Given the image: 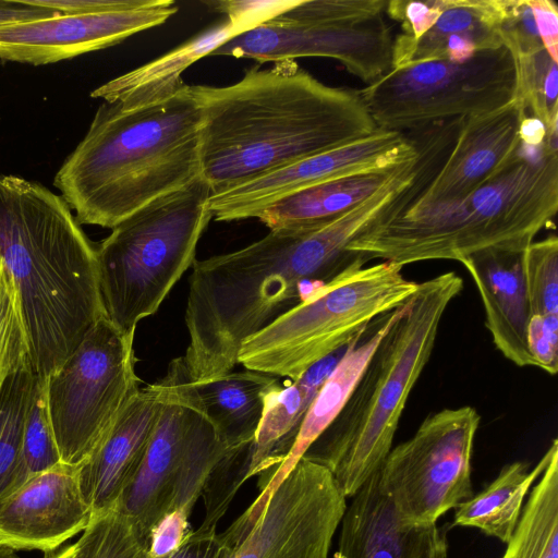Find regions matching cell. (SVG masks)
<instances>
[{"label": "cell", "mask_w": 558, "mask_h": 558, "mask_svg": "<svg viewBox=\"0 0 558 558\" xmlns=\"http://www.w3.org/2000/svg\"><path fill=\"white\" fill-rule=\"evenodd\" d=\"M413 173L399 168L376 192L329 225L269 230L240 250L194 260L185 310L183 360L192 381L238 364L243 341L312 298L359 255L350 243L397 208Z\"/></svg>", "instance_id": "1"}, {"label": "cell", "mask_w": 558, "mask_h": 558, "mask_svg": "<svg viewBox=\"0 0 558 558\" xmlns=\"http://www.w3.org/2000/svg\"><path fill=\"white\" fill-rule=\"evenodd\" d=\"M191 90L202 110L201 169L211 195L378 130L359 90L326 85L294 60Z\"/></svg>", "instance_id": "2"}, {"label": "cell", "mask_w": 558, "mask_h": 558, "mask_svg": "<svg viewBox=\"0 0 558 558\" xmlns=\"http://www.w3.org/2000/svg\"><path fill=\"white\" fill-rule=\"evenodd\" d=\"M0 260L20 296L34 373L47 378L107 316L97 245L61 195L0 174Z\"/></svg>", "instance_id": "3"}, {"label": "cell", "mask_w": 558, "mask_h": 558, "mask_svg": "<svg viewBox=\"0 0 558 558\" xmlns=\"http://www.w3.org/2000/svg\"><path fill=\"white\" fill-rule=\"evenodd\" d=\"M202 123L201 107L187 84L143 107L102 102L53 185L81 225L112 229L202 175Z\"/></svg>", "instance_id": "4"}, {"label": "cell", "mask_w": 558, "mask_h": 558, "mask_svg": "<svg viewBox=\"0 0 558 558\" xmlns=\"http://www.w3.org/2000/svg\"><path fill=\"white\" fill-rule=\"evenodd\" d=\"M558 210V154L522 147L510 165L477 190L454 199L413 204L379 220L348 250L366 262L401 266L462 259L496 250L522 253Z\"/></svg>", "instance_id": "5"}, {"label": "cell", "mask_w": 558, "mask_h": 558, "mask_svg": "<svg viewBox=\"0 0 558 558\" xmlns=\"http://www.w3.org/2000/svg\"><path fill=\"white\" fill-rule=\"evenodd\" d=\"M462 289L463 280L454 271L418 282L343 409L303 456L328 469L345 498L379 472L410 393L429 361L444 314Z\"/></svg>", "instance_id": "6"}, {"label": "cell", "mask_w": 558, "mask_h": 558, "mask_svg": "<svg viewBox=\"0 0 558 558\" xmlns=\"http://www.w3.org/2000/svg\"><path fill=\"white\" fill-rule=\"evenodd\" d=\"M211 190L202 175L146 204L97 244L107 317L129 337L155 314L195 260L197 243L213 218Z\"/></svg>", "instance_id": "7"}, {"label": "cell", "mask_w": 558, "mask_h": 558, "mask_svg": "<svg viewBox=\"0 0 558 558\" xmlns=\"http://www.w3.org/2000/svg\"><path fill=\"white\" fill-rule=\"evenodd\" d=\"M366 264L359 256L307 301L245 339L238 363L294 381L416 292L418 282L404 276L403 266L389 260Z\"/></svg>", "instance_id": "8"}, {"label": "cell", "mask_w": 558, "mask_h": 558, "mask_svg": "<svg viewBox=\"0 0 558 558\" xmlns=\"http://www.w3.org/2000/svg\"><path fill=\"white\" fill-rule=\"evenodd\" d=\"M385 0H298L209 57L253 59L258 64L324 57L339 61L369 85L392 69L393 37Z\"/></svg>", "instance_id": "9"}, {"label": "cell", "mask_w": 558, "mask_h": 558, "mask_svg": "<svg viewBox=\"0 0 558 558\" xmlns=\"http://www.w3.org/2000/svg\"><path fill=\"white\" fill-rule=\"evenodd\" d=\"M515 85L512 54L501 46L463 62L430 60L391 69L357 90L377 129L408 133L496 111L514 99Z\"/></svg>", "instance_id": "10"}, {"label": "cell", "mask_w": 558, "mask_h": 558, "mask_svg": "<svg viewBox=\"0 0 558 558\" xmlns=\"http://www.w3.org/2000/svg\"><path fill=\"white\" fill-rule=\"evenodd\" d=\"M134 337L105 316L46 378L49 416L62 463L80 465L140 390Z\"/></svg>", "instance_id": "11"}, {"label": "cell", "mask_w": 558, "mask_h": 558, "mask_svg": "<svg viewBox=\"0 0 558 558\" xmlns=\"http://www.w3.org/2000/svg\"><path fill=\"white\" fill-rule=\"evenodd\" d=\"M481 415L475 408H446L426 416L392 447L379 472L380 488L408 523L433 525L472 497V456Z\"/></svg>", "instance_id": "12"}, {"label": "cell", "mask_w": 558, "mask_h": 558, "mask_svg": "<svg viewBox=\"0 0 558 558\" xmlns=\"http://www.w3.org/2000/svg\"><path fill=\"white\" fill-rule=\"evenodd\" d=\"M347 498L325 466L302 458L239 535L227 558H328Z\"/></svg>", "instance_id": "13"}, {"label": "cell", "mask_w": 558, "mask_h": 558, "mask_svg": "<svg viewBox=\"0 0 558 558\" xmlns=\"http://www.w3.org/2000/svg\"><path fill=\"white\" fill-rule=\"evenodd\" d=\"M525 114L513 99L496 111L461 118L439 151L416 156L403 208L462 197L499 175L521 150L519 125Z\"/></svg>", "instance_id": "14"}, {"label": "cell", "mask_w": 558, "mask_h": 558, "mask_svg": "<svg viewBox=\"0 0 558 558\" xmlns=\"http://www.w3.org/2000/svg\"><path fill=\"white\" fill-rule=\"evenodd\" d=\"M173 0H126L114 10L0 25V61L45 65L114 46L178 12Z\"/></svg>", "instance_id": "15"}, {"label": "cell", "mask_w": 558, "mask_h": 558, "mask_svg": "<svg viewBox=\"0 0 558 558\" xmlns=\"http://www.w3.org/2000/svg\"><path fill=\"white\" fill-rule=\"evenodd\" d=\"M415 158L416 149L404 133L378 129L362 140L210 195L209 210L217 221L256 218L288 194L348 175L391 170Z\"/></svg>", "instance_id": "16"}, {"label": "cell", "mask_w": 558, "mask_h": 558, "mask_svg": "<svg viewBox=\"0 0 558 558\" xmlns=\"http://www.w3.org/2000/svg\"><path fill=\"white\" fill-rule=\"evenodd\" d=\"M163 404L142 462L116 509L146 537L171 510L181 465L202 412L183 356L173 359L165 375Z\"/></svg>", "instance_id": "17"}, {"label": "cell", "mask_w": 558, "mask_h": 558, "mask_svg": "<svg viewBox=\"0 0 558 558\" xmlns=\"http://www.w3.org/2000/svg\"><path fill=\"white\" fill-rule=\"evenodd\" d=\"M90 519L78 465L60 463L0 500V546L48 554L83 532Z\"/></svg>", "instance_id": "18"}, {"label": "cell", "mask_w": 558, "mask_h": 558, "mask_svg": "<svg viewBox=\"0 0 558 558\" xmlns=\"http://www.w3.org/2000/svg\"><path fill=\"white\" fill-rule=\"evenodd\" d=\"M166 389L165 376L140 389L78 465V483L92 518L114 509L131 483L159 417Z\"/></svg>", "instance_id": "19"}, {"label": "cell", "mask_w": 558, "mask_h": 558, "mask_svg": "<svg viewBox=\"0 0 558 558\" xmlns=\"http://www.w3.org/2000/svg\"><path fill=\"white\" fill-rule=\"evenodd\" d=\"M333 558H447V533L437 524L405 522L383 492L378 473L351 498Z\"/></svg>", "instance_id": "20"}, {"label": "cell", "mask_w": 558, "mask_h": 558, "mask_svg": "<svg viewBox=\"0 0 558 558\" xmlns=\"http://www.w3.org/2000/svg\"><path fill=\"white\" fill-rule=\"evenodd\" d=\"M521 254L488 250L460 263L473 279L481 296L485 326L496 349L519 367H535L526 340L531 308Z\"/></svg>", "instance_id": "21"}, {"label": "cell", "mask_w": 558, "mask_h": 558, "mask_svg": "<svg viewBox=\"0 0 558 558\" xmlns=\"http://www.w3.org/2000/svg\"><path fill=\"white\" fill-rule=\"evenodd\" d=\"M405 304L381 316L378 326L366 337L365 331L347 345L337 365L308 408L290 452L260 486V493L256 499L238 518L241 523L250 524L254 521L274 490L335 421L360 380L375 350L402 314Z\"/></svg>", "instance_id": "22"}, {"label": "cell", "mask_w": 558, "mask_h": 558, "mask_svg": "<svg viewBox=\"0 0 558 558\" xmlns=\"http://www.w3.org/2000/svg\"><path fill=\"white\" fill-rule=\"evenodd\" d=\"M510 0H446L436 23L418 40L393 39L392 69L430 60L463 62L504 46L500 27Z\"/></svg>", "instance_id": "23"}, {"label": "cell", "mask_w": 558, "mask_h": 558, "mask_svg": "<svg viewBox=\"0 0 558 558\" xmlns=\"http://www.w3.org/2000/svg\"><path fill=\"white\" fill-rule=\"evenodd\" d=\"M344 349L315 363L288 386L278 385L266 395L259 426L247 449L250 478L258 475L259 484H264L286 459L308 408Z\"/></svg>", "instance_id": "24"}, {"label": "cell", "mask_w": 558, "mask_h": 558, "mask_svg": "<svg viewBox=\"0 0 558 558\" xmlns=\"http://www.w3.org/2000/svg\"><path fill=\"white\" fill-rule=\"evenodd\" d=\"M242 33L239 27L225 20L153 61L96 87L90 97L117 104L125 109L167 99L186 85L182 74L187 68Z\"/></svg>", "instance_id": "25"}, {"label": "cell", "mask_w": 558, "mask_h": 558, "mask_svg": "<svg viewBox=\"0 0 558 558\" xmlns=\"http://www.w3.org/2000/svg\"><path fill=\"white\" fill-rule=\"evenodd\" d=\"M399 167L348 175L296 191L268 205L256 218L269 230L323 228L371 196Z\"/></svg>", "instance_id": "26"}, {"label": "cell", "mask_w": 558, "mask_h": 558, "mask_svg": "<svg viewBox=\"0 0 558 558\" xmlns=\"http://www.w3.org/2000/svg\"><path fill=\"white\" fill-rule=\"evenodd\" d=\"M278 385L277 377L251 369L192 381L202 410L230 451L253 442L265 397Z\"/></svg>", "instance_id": "27"}, {"label": "cell", "mask_w": 558, "mask_h": 558, "mask_svg": "<svg viewBox=\"0 0 558 558\" xmlns=\"http://www.w3.org/2000/svg\"><path fill=\"white\" fill-rule=\"evenodd\" d=\"M557 451L558 440L555 438L533 469L521 461L502 466L489 485L454 508L452 526L475 527L507 544L517 527L529 490Z\"/></svg>", "instance_id": "28"}, {"label": "cell", "mask_w": 558, "mask_h": 558, "mask_svg": "<svg viewBox=\"0 0 558 558\" xmlns=\"http://www.w3.org/2000/svg\"><path fill=\"white\" fill-rule=\"evenodd\" d=\"M501 558H558V451L532 488Z\"/></svg>", "instance_id": "29"}, {"label": "cell", "mask_w": 558, "mask_h": 558, "mask_svg": "<svg viewBox=\"0 0 558 558\" xmlns=\"http://www.w3.org/2000/svg\"><path fill=\"white\" fill-rule=\"evenodd\" d=\"M37 376L33 369L11 375L0 390V500L27 481L22 445Z\"/></svg>", "instance_id": "30"}, {"label": "cell", "mask_w": 558, "mask_h": 558, "mask_svg": "<svg viewBox=\"0 0 558 558\" xmlns=\"http://www.w3.org/2000/svg\"><path fill=\"white\" fill-rule=\"evenodd\" d=\"M512 54V53H511ZM517 85L514 99L532 117L541 120L545 149L558 153V69L545 49L530 54H512Z\"/></svg>", "instance_id": "31"}, {"label": "cell", "mask_w": 558, "mask_h": 558, "mask_svg": "<svg viewBox=\"0 0 558 558\" xmlns=\"http://www.w3.org/2000/svg\"><path fill=\"white\" fill-rule=\"evenodd\" d=\"M74 544L76 558H146V537L116 508L93 517Z\"/></svg>", "instance_id": "32"}, {"label": "cell", "mask_w": 558, "mask_h": 558, "mask_svg": "<svg viewBox=\"0 0 558 558\" xmlns=\"http://www.w3.org/2000/svg\"><path fill=\"white\" fill-rule=\"evenodd\" d=\"M26 368L34 371L20 296L0 260V390L11 375Z\"/></svg>", "instance_id": "33"}, {"label": "cell", "mask_w": 558, "mask_h": 558, "mask_svg": "<svg viewBox=\"0 0 558 558\" xmlns=\"http://www.w3.org/2000/svg\"><path fill=\"white\" fill-rule=\"evenodd\" d=\"M531 315H558V238L533 241L521 254Z\"/></svg>", "instance_id": "34"}, {"label": "cell", "mask_w": 558, "mask_h": 558, "mask_svg": "<svg viewBox=\"0 0 558 558\" xmlns=\"http://www.w3.org/2000/svg\"><path fill=\"white\" fill-rule=\"evenodd\" d=\"M23 468L27 480L62 463L52 429L46 391V378L37 377L24 425Z\"/></svg>", "instance_id": "35"}, {"label": "cell", "mask_w": 558, "mask_h": 558, "mask_svg": "<svg viewBox=\"0 0 558 558\" xmlns=\"http://www.w3.org/2000/svg\"><path fill=\"white\" fill-rule=\"evenodd\" d=\"M500 37L512 54H530L544 49L527 0H510Z\"/></svg>", "instance_id": "36"}, {"label": "cell", "mask_w": 558, "mask_h": 558, "mask_svg": "<svg viewBox=\"0 0 558 558\" xmlns=\"http://www.w3.org/2000/svg\"><path fill=\"white\" fill-rule=\"evenodd\" d=\"M446 0H390L385 13L401 23L400 38L414 43L436 23L445 10Z\"/></svg>", "instance_id": "37"}, {"label": "cell", "mask_w": 558, "mask_h": 558, "mask_svg": "<svg viewBox=\"0 0 558 558\" xmlns=\"http://www.w3.org/2000/svg\"><path fill=\"white\" fill-rule=\"evenodd\" d=\"M298 0H213L204 4L210 11L223 14L243 33L255 28L282 11L293 7Z\"/></svg>", "instance_id": "38"}, {"label": "cell", "mask_w": 558, "mask_h": 558, "mask_svg": "<svg viewBox=\"0 0 558 558\" xmlns=\"http://www.w3.org/2000/svg\"><path fill=\"white\" fill-rule=\"evenodd\" d=\"M191 513L177 508L165 513L151 527L147 536V558H169L191 536Z\"/></svg>", "instance_id": "39"}, {"label": "cell", "mask_w": 558, "mask_h": 558, "mask_svg": "<svg viewBox=\"0 0 558 558\" xmlns=\"http://www.w3.org/2000/svg\"><path fill=\"white\" fill-rule=\"evenodd\" d=\"M527 348L538 367L549 375L558 371V315H531Z\"/></svg>", "instance_id": "40"}, {"label": "cell", "mask_w": 558, "mask_h": 558, "mask_svg": "<svg viewBox=\"0 0 558 558\" xmlns=\"http://www.w3.org/2000/svg\"><path fill=\"white\" fill-rule=\"evenodd\" d=\"M544 49L558 62V8L553 0H527Z\"/></svg>", "instance_id": "41"}, {"label": "cell", "mask_w": 558, "mask_h": 558, "mask_svg": "<svg viewBox=\"0 0 558 558\" xmlns=\"http://www.w3.org/2000/svg\"><path fill=\"white\" fill-rule=\"evenodd\" d=\"M229 550L221 543L217 531L199 532L196 530L169 558H227Z\"/></svg>", "instance_id": "42"}, {"label": "cell", "mask_w": 558, "mask_h": 558, "mask_svg": "<svg viewBox=\"0 0 558 558\" xmlns=\"http://www.w3.org/2000/svg\"><path fill=\"white\" fill-rule=\"evenodd\" d=\"M60 13L27 3L25 0H0V25L48 19Z\"/></svg>", "instance_id": "43"}, {"label": "cell", "mask_w": 558, "mask_h": 558, "mask_svg": "<svg viewBox=\"0 0 558 558\" xmlns=\"http://www.w3.org/2000/svg\"><path fill=\"white\" fill-rule=\"evenodd\" d=\"M546 130L541 120L525 114L519 125V137L524 147L538 148L543 145Z\"/></svg>", "instance_id": "44"}, {"label": "cell", "mask_w": 558, "mask_h": 558, "mask_svg": "<svg viewBox=\"0 0 558 558\" xmlns=\"http://www.w3.org/2000/svg\"><path fill=\"white\" fill-rule=\"evenodd\" d=\"M45 558H76L75 544L65 545L51 553L46 554Z\"/></svg>", "instance_id": "45"}, {"label": "cell", "mask_w": 558, "mask_h": 558, "mask_svg": "<svg viewBox=\"0 0 558 558\" xmlns=\"http://www.w3.org/2000/svg\"><path fill=\"white\" fill-rule=\"evenodd\" d=\"M0 558H21L15 550L0 546Z\"/></svg>", "instance_id": "46"}]
</instances>
